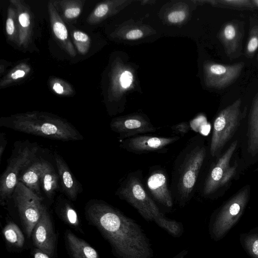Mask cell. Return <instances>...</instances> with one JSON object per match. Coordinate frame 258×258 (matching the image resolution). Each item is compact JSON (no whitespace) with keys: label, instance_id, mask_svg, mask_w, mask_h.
<instances>
[{"label":"cell","instance_id":"obj_1","mask_svg":"<svg viewBox=\"0 0 258 258\" xmlns=\"http://www.w3.org/2000/svg\"><path fill=\"white\" fill-rule=\"evenodd\" d=\"M85 209L87 219L108 242L116 258L153 257L150 240L135 220L101 200H91Z\"/></svg>","mask_w":258,"mask_h":258},{"label":"cell","instance_id":"obj_2","mask_svg":"<svg viewBox=\"0 0 258 258\" xmlns=\"http://www.w3.org/2000/svg\"><path fill=\"white\" fill-rule=\"evenodd\" d=\"M0 126L62 141H80L84 138L66 119L47 112L33 111L2 117L0 119Z\"/></svg>","mask_w":258,"mask_h":258},{"label":"cell","instance_id":"obj_3","mask_svg":"<svg viewBox=\"0 0 258 258\" xmlns=\"http://www.w3.org/2000/svg\"><path fill=\"white\" fill-rule=\"evenodd\" d=\"M201 139L199 136L191 138L174 164L173 194L181 207L191 199L206 156V150Z\"/></svg>","mask_w":258,"mask_h":258},{"label":"cell","instance_id":"obj_4","mask_svg":"<svg viewBox=\"0 0 258 258\" xmlns=\"http://www.w3.org/2000/svg\"><path fill=\"white\" fill-rule=\"evenodd\" d=\"M39 147L28 140L15 142L6 168L0 178V204L10 200L23 171L37 157Z\"/></svg>","mask_w":258,"mask_h":258},{"label":"cell","instance_id":"obj_5","mask_svg":"<svg viewBox=\"0 0 258 258\" xmlns=\"http://www.w3.org/2000/svg\"><path fill=\"white\" fill-rule=\"evenodd\" d=\"M115 195L135 208L147 222H155L164 215L146 190L140 170L129 173L120 182Z\"/></svg>","mask_w":258,"mask_h":258},{"label":"cell","instance_id":"obj_6","mask_svg":"<svg viewBox=\"0 0 258 258\" xmlns=\"http://www.w3.org/2000/svg\"><path fill=\"white\" fill-rule=\"evenodd\" d=\"M248 198L247 188L241 189L223 206L209 225L211 237L221 238L236 223L242 215Z\"/></svg>","mask_w":258,"mask_h":258},{"label":"cell","instance_id":"obj_7","mask_svg":"<svg viewBox=\"0 0 258 258\" xmlns=\"http://www.w3.org/2000/svg\"><path fill=\"white\" fill-rule=\"evenodd\" d=\"M17 208L25 233L29 238L40 219L43 206L41 198L21 182H18L11 199Z\"/></svg>","mask_w":258,"mask_h":258},{"label":"cell","instance_id":"obj_8","mask_svg":"<svg viewBox=\"0 0 258 258\" xmlns=\"http://www.w3.org/2000/svg\"><path fill=\"white\" fill-rule=\"evenodd\" d=\"M241 101L237 99L223 109L215 118L211 141L210 153L215 156L229 141L238 127L240 120Z\"/></svg>","mask_w":258,"mask_h":258},{"label":"cell","instance_id":"obj_9","mask_svg":"<svg viewBox=\"0 0 258 258\" xmlns=\"http://www.w3.org/2000/svg\"><path fill=\"white\" fill-rule=\"evenodd\" d=\"M179 139L178 136L162 137L141 135L120 140L119 147L127 152L140 154L163 153L167 147Z\"/></svg>","mask_w":258,"mask_h":258},{"label":"cell","instance_id":"obj_10","mask_svg":"<svg viewBox=\"0 0 258 258\" xmlns=\"http://www.w3.org/2000/svg\"><path fill=\"white\" fill-rule=\"evenodd\" d=\"M111 130L118 134L119 140L154 133L157 128L149 119L140 115L113 118L110 123Z\"/></svg>","mask_w":258,"mask_h":258},{"label":"cell","instance_id":"obj_11","mask_svg":"<svg viewBox=\"0 0 258 258\" xmlns=\"http://www.w3.org/2000/svg\"><path fill=\"white\" fill-rule=\"evenodd\" d=\"M146 183V189L154 201L166 208H172L173 195L169 188L167 175L163 168L152 167Z\"/></svg>","mask_w":258,"mask_h":258},{"label":"cell","instance_id":"obj_12","mask_svg":"<svg viewBox=\"0 0 258 258\" xmlns=\"http://www.w3.org/2000/svg\"><path fill=\"white\" fill-rule=\"evenodd\" d=\"M32 234L33 241L36 248L50 257L52 256L55 250L56 237L50 215L44 205Z\"/></svg>","mask_w":258,"mask_h":258},{"label":"cell","instance_id":"obj_13","mask_svg":"<svg viewBox=\"0 0 258 258\" xmlns=\"http://www.w3.org/2000/svg\"><path fill=\"white\" fill-rule=\"evenodd\" d=\"M10 3L16 8L18 14L19 41L18 46L28 49L32 43L34 20L29 6L23 0H10Z\"/></svg>","mask_w":258,"mask_h":258},{"label":"cell","instance_id":"obj_14","mask_svg":"<svg viewBox=\"0 0 258 258\" xmlns=\"http://www.w3.org/2000/svg\"><path fill=\"white\" fill-rule=\"evenodd\" d=\"M244 65L243 62L231 65L210 64L207 67V82L219 88L227 87L239 77Z\"/></svg>","mask_w":258,"mask_h":258},{"label":"cell","instance_id":"obj_15","mask_svg":"<svg viewBox=\"0 0 258 258\" xmlns=\"http://www.w3.org/2000/svg\"><path fill=\"white\" fill-rule=\"evenodd\" d=\"M237 145V141L233 142L210 170L203 188L205 196L211 195L223 186V178L230 167L229 162Z\"/></svg>","mask_w":258,"mask_h":258},{"label":"cell","instance_id":"obj_16","mask_svg":"<svg viewBox=\"0 0 258 258\" xmlns=\"http://www.w3.org/2000/svg\"><path fill=\"white\" fill-rule=\"evenodd\" d=\"M50 27L53 36L64 51L71 57L77 55L76 49L71 42L64 21L60 16L51 1L47 5Z\"/></svg>","mask_w":258,"mask_h":258},{"label":"cell","instance_id":"obj_17","mask_svg":"<svg viewBox=\"0 0 258 258\" xmlns=\"http://www.w3.org/2000/svg\"><path fill=\"white\" fill-rule=\"evenodd\" d=\"M53 156L62 190L69 200L75 201L83 191L82 186L62 156L56 152Z\"/></svg>","mask_w":258,"mask_h":258},{"label":"cell","instance_id":"obj_18","mask_svg":"<svg viewBox=\"0 0 258 258\" xmlns=\"http://www.w3.org/2000/svg\"><path fill=\"white\" fill-rule=\"evenodd\" d=\"M43 159L37 157L23 171L18 178V182L23 183L41 198H43L41 190V172Z\"/></svg>","mask_w":258,"mask_h":258},{"label":"cell","instance_id":"obj_19","mask_svg":"<svg viewBox=\"0 0 258 258\" xmlns=\"http://www.w3.org/2000/svg\"><path fill=\"white\" fill-rule=\"evenodd\" d=\"M219 38L228 56L233 55L238 52L242 33L237 23L230 22L224 24L220 32Z\"/></svg>","mask_w":258,"mask_h":258},{"label":"cell","instance_id":"obj_20","mask_svg":"<svg viewBox=\"0 0 258 258\" xmlns=\"http://www.w3.org/2000/svg\"><path fill=\"white\" fill-rule=\"evenodd\" d=\"M62 20L68 23H75L81 15L84 0L51 1Z\"/></svg>","mask_w":258,"mask_h":258},{"label":"cell","instance_id":"obj_21","mask_svg":"<svg viewBox=\"0 0 258 258\" xmlns=\"http://www.w3.org/2000/svg\"><path fill=\"white\" fill-rule=\"evenodd\" d=\"M66 241L73 258H99L97 252L84 240L67 231Z\"/></svg>","mask_w":258,"mask_h":258},{"label":"cell","instance_id":"obj_22","mask_svg":"<svg viewBox=\"0 0 258 258\" xmlns=\"http://www.w3.org/2000/svg\"><path fill=\"white\" fill-rule=\"evenodd\" d=\"M59 176L50 163L43 159L41 186L46 197L51 200L58 188Z\"/></svg>","mask_w":258,"mask_h":258},{"label":"cell","instance_id":"obj_23","mask_svg":"<svg viewBox=\"0 0 258 258\" xmlns=\"http://www.w3.org/2000/svg\"><path fill=\"white\" fill-rule=\"evenodd\" d=\"M247 150L252 156L258 153V92L252 102L249 117Z\"/></svg>","mask_w":258,"mask_h":258},{"label":"cell","instance_id":"obj_24","mask_svg":"<svg viewBox=\"0 0 258 258\" xmlns=\"http://www.w3.org/2000/svg\"><path fill=\"white\" fill-rule=\"evenodd\" d=\"M31 71L30 66L21 62L14 66L1 79L0 87L6 88L26 78Z\"/></svg>","mask_w":258,"mask_h":258},{"label":"cell","instance_id":"obj_25","mask_svg":"<svg viewBox=\"0 0 258 258\" xmlns=\"http://www.w3.org/2000/svg\"><path fill=\"white\" fill-rule=\"evenodd\" d=\"M5 30L8 39L18 46L19 41L18 14L16 8L11 3L7 9Z\"/></svg>","mask_w":258,"mask_h":258},{"label":"cell","instance_id":"obj_26","mask_svg":"<svg viewBox=\"0 0 258 258\" xmlns=\"http://www.w3.org/2000/svg\"><path fill=\"white\" fill-rule=\"evenodd\" d=\"M154 222L174 238H179L184 231V227L181 222L170 219L164 215L158 218Z\"/></svg>","mask_w":258,"mask_h":258},{"label":"cell","instance_id":"obj_27","mask_svg":"<svg viewBox=\"0 0 258 258\" xmlns=\"http://www.w3.org/2000/svg\"><path fill=\"white\" fill-rule=\"evenodd\" d=\"M3 233L6 241L13 246L20 248L25 242V237L19 227L13 222L9 223Z\"/></svg>","mask_w":258,"mask_h":258},{"label":"cell","instance_id":"obj_28","mask_svg":"<svg viewBox=\"0 0 258 258\" xmlns=\"http://www.w3.org/2000/svg\"><path fill=\"white\" fill-rule=\"evenodd\" d=\"M112 10V3L105 2L98 4L90 14L88 16L86 21L90 25H95L103 20L109 16Z\"/></svg>","mask_w":258,"mask_h":258},{"label":"cell","instance_id":"obj_29","mask_svg":"<svg viewBox=\"0 0 258 258\" xmlns=\"http://www.w3.org/2000/svg\"><path fill=\"white\" fill-rule=\"evenodd\" d=\"M57 207L64 220L71 225L77 227L79 224L77 213L67 200L59 198Z\"/></svg>","mask_w":258,"mask_h":258},{"label":"cell","instance_id":"obj_30","mask_svg":"<svg viewBox=\"0 0 258 258\" xmlns=\"http://www.w3.org/2000/svg\"><path fill=\"white\" fill-rule=\"evenodd\" d=\"M48 84L52 91L57 95L63 97L70 96L75 93L72 86L61 79L50 77L48 80Z\"/></svg>","mask_w":258,"mask_h":258},{"label":"cell","instance_id":"obj_31","mask_svg":"<svg viewBox=\"0 0 258 258\" xmlns=\"http://www.w3.org/2000/svg\"><path fill=\"white\" fill-rule=\"evenodd\" d=\"M71 34L78 52L82 55L87 54L91 46L90 36L87 33L78 30H74Z\"/></svg>","mask_w":258,"mask_h":258},{"label":"cell","instance_id":"obj_32","mask_svg":"<svg viewBox=\"0 0 258 258\" xmlns=\"http://www.w3.org/2000/svg\"><path fill=\"white\" fill-rule=\"evenodd\" d=\"M219 7L234 9H253L255 8L252 0H219L212 2Z\"/></svg>","mask_w":258,"mask_h":258},{"label":"cell","instance_id":"obj_33","mask_svg":"<svg viewBox=\"0 0 258 258\" xmlns=\"http://www.w3.org/2000/svg\"><path fill=\"white\" fill-rule=\"evenodd\" d=\"M258 48V25L253 26L250 29L246 46L245 55L247 57H252Z\"/></svg>","mask_w":258,"mask_h":258},{"label":"cell","instance_id":"obj_34","mask_svg":"<svg viewBox=\"0 0 258 258\" xmlns=\"http://www.w3.org/2000/svg\"><path fill=\"white\" fill-rule=\"evenodd\" d=\"M244 246L253 258H258V235L247 236L244 240Z\"/></svg>","mask_w":258,"mask_h":258},{"label":"cell","instance_id":"obj_35","mask_svg":"<svg viewBox=\"0 0 258 258\" xmlns=\"http://www.w3.org/2000/svg\"><path fill=\"white\" fill-rule=\"evenodd\" d=\"M190 125L187 122H182L171 126L173 132L182 136L187 134L190 130Z\"/></svg>","mask_w":258,"mask_h":258},{"label":"cell","instance_id":"obj_36","mask_svg":"<svg viewBox=\"0 0 258 258\" xmlns=\"http://www.w3.org/2000/svg\"><path fill=\"white\" fill-rule=\"evenodd\" d=\"M133 75L129 71L123 72L119 78V82L121 86L123 88L129 87L133 81Z\"/></svg>","mask_w":258,"mask_h":258},{"label":"cell","instance_id":"obj_37","mask_svg":"<svg viewBox=\"0 0 258 258\" xmlns=\"http://www.w3.org/2000/svg\"><path fill=\"white\" fill-rule=\"evenodd\" d=\"M185 17L183 11H174L170 13L168 16V19L171 23H178L182 21Z\"/></svg>","mask_w":258,"mask_h":258},{"label":"cell","instance_id":"obj_38","mask_svg":"<svg viewBox=\"0 0 258 258\" xmlns=\"http://www.w3.org/2000/svg\"><path fill=\"white\" fill-rule=\"evenodd\" d=\"M8 143L6 135L4 132L0 133V163Z\"/></svg>","mask_w":258,"mask_h":258},{"label":"cell","instance_id":"obj_39","mask_svg":"<svg viewBox=\"0 0 258 258\" xmlns=\"http://www.w3.org/2000/svg\"><path fill=\"white\" fill-rule=\"evenodd\" d=\"M143 35V32L139 29H135L129 31L126 34V38L127 39H137L142 37Z\"/></svg>","mask_w":258,"mask_h":258},{"label":"cell","instance_id":"obj_40","mask_svg":"<svg viewBox=\"0 0 258 258\" xmlns=\"http://www.w3.org/2000/svg\"><path fill=\"white\" fill-rule=\"evenodd\" d=\"M34 258H50V256L41 250L36 248L33 251Z\"/></svg>","mask_w":258,"mask_h":258},{"label":"cell","instance_id":"obj_41","mask_svg":"<svg viewBox=\"0 0 258 258\" xmlns=\"http://www.w3.org/2000/svg\"><path fill=\"white\" fill-rule=\"evenodd\" d=\"M188 249H184L175 255L172 258H184L188 254Z\"/></svg>","mask_w":258,"mask_h":258},{"label":"cell","instance_id":"obj_42","mask_svg":"<svg viewBox=\"0 0 258 258\" xmlns=\"http://www.w3.org/2000/svg\"><path fill=\"white\" fill-rule=\"evenodd\" d=\"M255 7H258V0H252Z\"/></svg>","mask_w":258,"mask_h":258},{"label":"cell","instance_id":"obj_43","mask_svg":"<svg viewBox=\"0 0 258 258\" xmlns=\"http://www.w3.org/2000/svg\"><path fill=\"white\" fill-rule=\"evenodd\" d=\"M257 60H258V55H257Z\"/></svg>","mask_w":258,"mask_h":258}]
</instances>
